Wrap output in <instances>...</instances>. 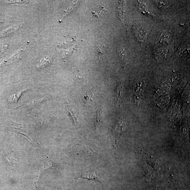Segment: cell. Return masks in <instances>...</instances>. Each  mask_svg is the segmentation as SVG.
<instances>
[{"label":"cell","mask_w":190,"mask_h":190,"mask_svg":"<svg viewBox=\"0 0 190 190\" xmlns=\"http://www.w3.org/2000/svg\"><path fill=\"white\" fill-rule=\"evenodd\" d=\"M126 124L122 120H120L115 124L113 127V133L116 137L117 141L119 139L125 132Z\"/></svg>","instance_id":"6da1fadb"},{"label":"cell","mask_w":190,"mask_h":190,"mask_svg":"<svg viewBox=\"0 0 190 190\" xmlns=\"http://www.w3.org/2000/svg\"><path fill=\"white\" fill-rule=\"evenodd\" d=\"M45 100V98H38L23 104L18 108H32L38 105Z\"/></svg>","instance_id":"7a4b0ae2"},{"label":"cell","mask_w":190,"mask_h":190,"mask_svg":"<svg viewBox=\"0 0 190 190\" xmlns=\"http://www.w3.org/2000/svg\"><path fill=\"white\" fill-rule=\"evenodd\" d=\"M123 84H121L117 87L115 94V102L117 106H121L123 101Z\"/></svg>","instance_id":"3957f363"},{"label":"cell","mask_w":190,"mask_h":190,"mask_svg":"<svg viewBox=\"0 0 190 190\" xmlns=\"http://www.w3.org/2000/svg\"><path fill=\"white\" fill-rule=\"evenodd\" d=\"M21 52H22L20 51L19 52V53H17L15 55L11 56L10 58H8V59L3 61L1 64H0V69L5 67L6 65L12 64L13 63L16 62L17 61L19 60V58H20Z\"/></svg>","instance_id":"277c9868"},{"label":"cell","mask_w":190,"mask_h":190,"mask_svg":"<svg viewBox=\"0 0 190 190\" xmlns=\"http://www.w3.org/2000/svg\"><path fill=\"white\" fill-rule=\"evenodd\" d=\"M13 125L12 127L15 129V132H18V133H21V134L24 135L31 140V139L29 137V134L28 132L27 125L15 123L14 125Z\"/></svg>","instance_id":"5b68a950"},{"label":"cell","mask_w":190,"mask_h":190,"mask_svg":"<svg viewBox=\"0 0 190 190\" xmlns=\"http://www.w3.org/2000/svg\"><path fill=\"white\" fill-rule=\"evenodd\" d=\"M117 54L119 59L124 65L128 61L127 53L124 48L120 47L118 48L117 51Z\"/></svg>","instance_id":"8992f818"},{"label":"cell","mask_w":190,"mask_h":190,"mask_svg":"<svg viewBox=\"0 0 190 190\" xmlns=\"http://www.w3.org/2000/svg\"><path fill=\"white\" fill-rule=\"evenodd\" d=\"M79 178L86 179L88 180L99 181L100 182H101L100 179L96 174L95 172H85L82 174V175L80 177H78V178Z\"/></svg>","instance_id":"52a82bcc"},{"label":"cell","mask_w":190,"mask_h":190,"mask_svg":"<svg viewBox=\"0 0 190 190\" xmlns=\"http://www.w3.org/2000/svg\"><path fill=\"white\" fill-rule=\"evenodd\" d=\"M52 62V58L49 57H47L42 59L36 65V67L38 69L45 68L51 65Z\"/></svg>","instance_id":"ba28073f"},{"label":"cell","mask_w":190,"mask_h":190,"mask_svg":"<svg viewBox=\"0 0 190 190\" xmlns=\"http://www.w3.org/2000/svg\"><path fill=\"white\" fill-rule=\"evenodd\" d=\"M102 110H103V108L102 107L97 113V119H96L95 123L96 130H97L99 128L100 124L102 122V115H103V111Z\"/></svg>","instance_id":"9c48e42d"},{"label":"cell","mask_w":190,"mask_h":190,"mask_svg":"<svg viewBox=\"0 0 190 190\" xmlns=\"http://www.w3.org/2000/svg\"><path fill=\"white\" fill-rule=\"evenodd\" d=\"M25 91V90H23L19 91L15 93L14 94L11 95L9 98V99H8L9 101L10 102H13V103L17 102L18 101L19 98L21 97L22 94Z\"/></svg>","instance_id":"30bf717a"},{"label":"cell","mask_w":190,"mask_h":190,"mask_svg":"<svg viewBox=\"0 0 190 190\" xmlns=\"http://www.w3.org/2000/svg\"><path fill=\"white\" fill-rule=\"evenodd\" d=\"M94 93V92L91 94L90 95H87L84 96L85 103L86 105H90L91 102L92 101V98Z\"/></svg>","instance_id":"8fae6325"},{"label":"cell","mask_w":190,"mask_h":190,"mask_svg":"<svg viewBox=\"0 0 190 190\" xmlns=\"http://www.w3.org/2000/svg\"><path fill=\"white\" fill-rule=\"evenodd\" d=\"M97 48V50L98 52V58H99V60L100 61H101L102 59L104 58L103 53L102 52V47L98 46H96Z\"/></svg>","instance_id":"7c38bea8"}]
</instances>
